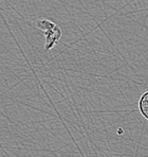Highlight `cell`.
<instances>
[{
    "mask_svg": "<svg viewBox=\"0 0 148 157\" xmlns=\"http://www.w3.org/2000/svg\"><path fill=\"white\" fill-rule=\"evenodd\" d=\"M37 27L43 30L46 34V49L49 50L53 48L57 44V41L61 39V28H58L55 24L49 21V20L43 19L37 24Z\"/></svg>",
    "mask_w": 148,
    "mask_h": 157,
    "instance_id": "obj_1",
    "label": "cell"
},
{
    "mask_svg": "<svg viewBox=\"0 0 148 157\" xmlns=\"http://www.w3.org/2000/svg\"><path fill=\"white\" fill-rule=\"evenodd\" d=\"M139 109L142 116L148 120V91L144 92L139 101Z\"/></svg>",
    "mask_w": 148,
    "mask_h": 157,
    "instance_id": "obj_2",
    "label": "cell"
}]
</instances>
